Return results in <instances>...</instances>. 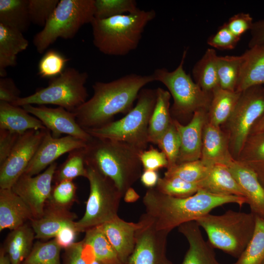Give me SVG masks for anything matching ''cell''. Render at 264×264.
Here are the masks:
<instances>
[{"label": "cell", "mask_w": 264, "mask_h": 264, "mask_svg": "<svg viewBox=\"0 0 264 264\" xmlns=\"http://www.w3.org/2000/svg\"><path fill=\"white\" fill-rule=\"evenodd\" d=\"M154 81L152 74L131 73L109 82H96L93 96L72 112L83 129L101 127L113 121L116 114L129 112L140 91Z\"/></svg>", "instance_id": "obj_1"}, {"label": "cell", "mask_w": 264, "mask_h": 264, "mask_svg": "<svg viewBox=\"0 0 264 264\" xmlns=\"http://www.w3.org/2000/svg\"><path fill=\"white\" fill-rule=\"evenodd\" d=\"M143 203L145 213L153 219L156 228L171 232L183 223L196 221L217 207L229 203L242 206L247 201L243 197L217 195L201 189L188 197L176 198L154 187L147 190Z\"/></svg>", "instance_id": "obj_2"}, {"label": "cell", "mask_w": 264, "mask_h": 264, "mask_svg": "<svg viewBox=\"0 0 264 264\" xmlns=\"http://www.w3.org/2000/svg\"><path fill=\"white\" fill-rule=\"evenodd\" d=\"M143 151L125 142L93 136L84 148L86 165L111 179L123 196L140 178Z\"/></svg>", "instance_id": "obj_3"}, {"label": "cell", "mask_w": 264, "mask_h": 264, "mask_svg": "<svg viewBox=\"0 0 264 264\" xmlns=\"http://www.w3.org/2000/svg\"><path fill=\"white\" fill-rule=\"evenodd\" d=\"M155 16L154 10L138 9L105 19L94 18L90 23L94 45L106 55H126L137 47L145 27Z\"/></svg>", "instance_id": "obj_4"}, {"label": "cell", "mask_w": 264, "mask_h": 264, "mask_svg": "<svg viewBox=\"0 0 264 264\" xmlns=\"http://www.w3.org/2000/svg\"><path fill=\"white\" fill-rule=\"evenodd\" d=\"M196 221L206 232L213 248L238 259L253 235L256 215L229 210L219 215L208 214Z\"/></svg>", "instance_id": "obj_5"}, {"label": "cell", "mask_w": 264, "mask_h": 264, "mask_svg": "<svg viewBox=\"0 0 264 264\" xmlns=\"http://www.w3.org/2000/svg\"><path fill=\"white\" fill-rule=\"evenodd\" d=\"M156 101V89L143 88L135 107L123 118L85 130L93 137L125 142L146 150L149 143V121Z\"/></svg>", "instance_id": "obj_6"}, {"label": "cell", "mask_w": 264, "mask_h": 264, "mask_svg": "<svg viewBox=\"0 0 264 264\" xmlns=\"http://www.w3.org/2000/svg\"><path fill=\"white\" fill-rule=\"evenodd\" d=\"M94 18V0H61L33 43L40 54L58 38H74L82 26Z\"/></svg>", "instance_id": "obj_7"}, {"label": "cell", "mask_w": 264, "mask_h": 264, "mask_svg": "<svg viewBox=\"0 0 264 264\" xmlns=\"http://www.w3.org/2000/svg\"><path fill=\"white\" fill-rule=\"evenodd\" d=\"M88 78L87 72L67 67L50 79L47 87L37 88L33 94L20 97L11 104L19 107L54 105L72 112L87 100L88 93L85 85Z\"/></svg>", "instance_id": "obj_8"}, {"label": "cell", "mask_w": 264, "mask_h": 264, "mask_svg": "<svg viewBox=\"0 0 264 264\" xmlns=\"http://www.w3.org/2000/svg\"><path fill=\"white\" fill-rule=\"evenodd\" d=\"M187 53V49L184 50L179 65L173 71L159 68L152 74L154 81L162 83L173 97L171 116L186 117L199 109L208 110L212 97V94L202 90L185 72L184 64Z\"/></svg>", "instance_id": "obj_9"}, {"label": "cell", "mask_w": 264, "mask_h": 264, "mask_svg": "<svg viewBox=\"0 0 264 264\" xmlns=\"http://www.w3.org/2000/svg\"><path fill=\"white\" fill-rule=\"evenodd\" d=\"M86 167L90 192L85 214L75 222L79 233L102 225L118 216L120 202L123 197L111 179L92 167Z\"/></svg>", "instance_id": "obj_10"}, {"label": "cell", "mask_w": 264, "mask_h": 264, "mask_svg": "<svg viewBox=\"0 0 264 264\" xmlns=\"http://www.w3.org/2000/svg\"><path fill=\"white\" fill-rule=\"evenodd\" d=\"M264 113V87L256 86L241 92L227 124L231 154L236 159L251 130Z\"/></svg>", "instance_id": "obj_11"}, {"label": "cell", "mask_w": 264, "mask_h": 264, "mask_svg": "<svg viewBox=\"0 0 264 264\" xmlns=\"http://www.w3.org/2000/svg\"><path fill=\"white\" fill-rule=\"evenodd\" d=\"M138 222L135 247L127 264H174L166 254L170 232L157 230L153 219L146 213Z\"/></svg>", "instance_id": "obj_12"}, {"label": "cell", "mask_w": 264, "mask_h": 264, "mask_svg": "<svg viewBox=\"0 0 264 264\" xmlns=\"http://www.w3.org/2000/svg\"><path fill=\"white\" fill-rule=\"evenodd\" d=\"M47 129L29 130L21 134L6 160L0 165V188L10 189L24 173Z\"/></svg>", "instance_id": "obj_13"}, {"label": "cell", "mask_w": 264, "mask_h": 264, "mask_svg": "<svg viewBox=\"0 0 264 264\" xmlns=\"http://www.w3.org/2000/svg\"><path fill=\"white\" fill-rule=\"evenodd\" d=\"M57 168V163L55 162L37 175L23 174L11 188L28 206L33 219H39L43 215L45 203L51 195V184Z\"/></svg>", "instance_id": "obj_14"}, {"label": "cell", "mask_w": 264, "mask_h": 264, "mask_svg": "<svg viewBox=\"0 0 264 264\" xmlns=\"http://www.w3.org/2000/svg\"><path fill=\"white\" fill-rule=\"evenodd\" d=\"M27 112L39 119L55 138L62 134L74 136L87 142L92 138L77 123L73 112L58 107L48 108L44 105L35 107L26 105L22 107Z\"/></svg>", "instance_id": "obj_15"}, {"label": "cell", "mask_w": 264, "mask_h": 264, "mask_svg": "<svg viewBox=\"0 0 264 264\" xmlns=\"http://www.w3.org/2000/svg\"><path fill=\"white\" fill-rule=\"evenodd\" d=\"M87 143L70 135L55 138L47 129L34 157L23 174L31 176L37 175L61 155L76 149L84 148Z\"/></svg>", "instance_id": "obj_16"}, {"label": "cell", "mask_w": 264, "mask_h": 264, "mask_svg": "<svg viewBox=\"0 0 264 264\" xmlns=\"http://www.w3.org/2000/svg\"><path fill=\"white\" fill-rule=\"evenodd\" d=\"M207 112L208 110L202 109L196 110L186 125L173 119L180 141L177 164L200 159L203 129L208 120Z\"/></svg>", "instance_id": "obj_17"}, {"label": "cell", "mask_w": 264, "mask_h": 264, "mask_svg": "<svg viewBox=\"0 0 264 264\" xmlns=\"http://www.w3.org/2000/svg\"><path fill=\"white\" fill-rule=\"evenodd\" d=\"M200 160L207 167L216 164L228 165L235 159L229 148L228 134L220 127L206 122L202 132Z\"/></svg>", "instance_id": "obj_18"}, {"label": "cell", "mask_w": 264, "mask_h": 264, "mask_svg": "<svg viewBox=\"0 0 264 264\" xmlns=\"http://www.w3.org/2000/svg\"><path fill=\"white\" fill-rule=\"evenodd\" d=\"M138 221H126L118 216L100 225V226L117 254L122 264H127L135 244V232Z\"/></svg>", "instance_id": "obj_19"}, {"label": "cell", "mask_w": 264, "mask_h": 264, "mask_svg": "<svg viewBox=\"0 0 264 264\" xmlns=\"http://www.w3.org/2000/svg\"><path fill=\"white\" fill-rule=\"evenodd\" d=\"M227 166L244 192L251 212L264 218V188L255 173L236 159Z\"/></svg>", "instance_id": "obj_20"}, {"label": "cell", "mask_w": 264, "mask_h": 264, "mask_svg": "<svg viewBox=\"0 0 264 264\" xmlns=\"http://www.w3.org/2000/svg\"><path fill=\"white\" fill-rule=\"evenodd\" d=\"M200 228L196 221L187 222L178 227V232L189 243L182 264H222L216 258L214 248L204 239Z\"/></svg>", "instance_id": "obj_21"}, {"label": "cell", "mask_w": 264, "mask_h": 264, "mask_svg": "<svg viewBox=\"0 0 264 264\" xmlns=\"http://www.w3.org/2000/svg\"><path fill=\"white\" fill-rule=\"evenodd\" d=\"M77 218L76 214L69 209L46 201L42 217L32 219L30 224L35 233V238L45 240L54 238L63 227L74 223Z\"/></svg>", "instance_id": "obj_22"}, {"label": "cell", "mask_w": 264, "mask_h": 264, "mask_svg": "<svg viewBox=\"0 0 264 264\" xmlns=\"http://www.w3.org/2000/svg\"><path fill=\"white\" fill-rule=\"evenodd\" d=\"M33 219L28 206L11 188L0 189V231L10 230Z\"/></svg>", "instance_id": "obj_23"}, {"label": "cell", "mask_w": 264, "mask_h": 264, "mask_svg": "<svg viewBox=\"0 0 264 264\" xmlns=\"http://www.w3.org/2000/svg\"><path fill=\"white\" fill-rule=\"evenodd\" d=\"M239 79L235 91L241 92L264 85V44L249 48L242 55Z\"/></svg>", "instance_id": "obj_24"}, {"label": "cell", "mask_w": 264, "mask_h": 264, "mask_svg": "<svg viewBox=\"0 0 264 264\" xmlns=\"http://www.w3.org/2000/svg\"><path fill=\"white\" fill-rule=\"evenodd\" d=\"M198 184L200 189L215 195L246 198L243 190L225 165L216 164L210 167L207 175Z\"/></svg>", "instance_id": "obj_25"}, {"label": "cell", "mask_w": 264, "mask_h": 264, "mask_svg": "<svg viewBox=\"0 0 264 264\" xmlns=\"http://www.w3.org/2000/svg\"><path fill=\"white\" fill-rule=\"evenodd\" d=\"M0 129L22 134L29 130L47 129L39 119L22 107L0 101Z\"/></svg>", "instance_id": "obj_26"}, {"label": "cell", "mask_w": 264, "mask_h": 264, "mask_svg": "<svg viewBox=\"0 0 264 264\" xmlns=\"http://www.w3.org/2000/svg\"><path fill=\"white\" fill-rule=\"evenodd\" d=\"M28 40L23 33L0 23V76H6L5 68L17 65V56L25 50Z\"/></svg>", "instance_id": "obj_27"}, {"label": "cell", "mask_w": 264, "mask_h": 264, "mask_svg": "<svg viewBox=\"0 0 264 264\" xmlns=\"http://www.w3.org/2000/svg\"><path fill=\"white\" fill-rule=\"evenodd\" d=\"M35 238L33 229L27 223L11 230L1 247L8 255L11 264H22L32 249Z\"/></svg>", "instance_id": "obj_28"}, {"label": "cell", "mask_w": 264, "mask_h": 264, "mask_svg": "<svg viewBox=\"0 0 264 264\" xmlns=\"http://www.w3.org/2000/svg\"><path fill=\"white\" fill-rule=\"evenodd\" d=\"M156 89V101L151 115L148 127L149 143L157 144L158 141L172 123L170 112L171 95L161 88Z\"/></svg>", "instance_id": "obj_29"}, {"label": "cell", "mask_w": 264, "mask_h": 264, "mask_svg": "<svg viewBox=\"0 0 264 264\" xmlns=\"http://www.w3.org/2000/svg\"><path fill=\"white\" fill-rule=\"evenodd\" d=\"M236 159L251 169L264 188V131L250 134Z\"/></svg>", "instance_id": "obj_30"}, {"label": "cell", "mask_w": 264, "mask_h": 264, "mask_svg": "<svg viewBox=\"0 0 264 264\" xmlns=\"http://www.w3.org/2000/svg\"><path fill=\"white\" fill-rule=\"evenodd\" d=\"M218 55L213 48H208L192 69L195 83L206 93L212 94L220 88L217 74Z\"/></svg>", "instance_id": "obj_31"}, {"label": "cell", "mask_w": 264, "mask_h": 264, "mask_svg": "<svg viewBox=\"0 0 264 264\" xmlns=\"http://www.w3.org/2000/svg\"><path fill=\"white\" fill-rule=\"evenodd\" d=\"M241 92L215 89L208 110V121L218 127L225 124L232 114Z\"/></svg>", "instance_id": "obj_32"}, {"label": "cell", "mask_w": 264, "mask_h": 264, "mask_svg": "<svg viewBox=\"0 0 264 264\" xmlns=\"http://www.w3.org/2000/svg\"><path fill=\"white\" fill-rule=\"evenodd\" d=\"M29 0H0V23L22 33L30 26Z\"/></svg>", "instance_id": "obj_33"}, {"label": "cell", "mask_w": 264, "mask_h": 264, "mask_svg": "<svg viewBox=\"0 0 264 264\" xmlns=\"http://www.w3.org/2000/svg\"><path fill=\"white\" fill-rule=\"evenodd\" d=\"M85 232L83 240L92 247L96 261L102 264H122L100 225L91 228Z\"/></svg>", "instance_id": "obj_34"}, {"label": "cell", "mask_w": 264, "mask_h": 264, "mask_svg": "<svg viewBox=\"0 0 264 264\" xmlns=\"http://www.w3.org/2000/svg\"><path fill=\"white\" fill-rule=\"evenodd\" d=\"M241 64V55L218 56L217 74L220 88L235 91L240 75Z\"/></svg>", "instance_id": "obj_35"}, {"label": "cell", "mask_w": 264, "mask_h": 264, "mask_svg": "<svg viewBox=\"0 0 264 264\" xmlns=\"http://www.w3.org/2000/svg\"><path fill=\"white\" fill-rule=\"evenodd\" d=\"M264 261V218L256 216L253 235L237 261L233 264H262Z\"/></svg>", "instance_id": "obj_36"}, {"label": "cell", "mask_w": 264, "mask_h": 264, "mask_svg": "<svg viewBox=\"0 0 264 264\" xmlns=\"http://www.w3.org/2000/svg\"><path fill=\"white\" fill-rule=\"evenodd\" d=\"M84 148L69 153L66 160L55 171L53 180L54 183L65 180H73L79 176L86 177Z\"/></svg>", "instance_id": "obj_37"}, {"label": "cell", "mask_w": 264, "mask_h": 264, "mask_svg": "<svg viewBox=\"0 0 264 264\" xmlns=\"http://www.w3.org/2000/svg\"><path fill=\"white\" fill-rule=\"evenodd\" d=\"M62 249L54 238L47 242H36L22 264H62Z\"/></svg>", "instance_id": "obj_38"}, {"label": "cell", "mask_w": 264, "mask_h": 264, "mask_svg": "<svg viewBox=\"0 0 264 264\" xmlns=\"http://www.w3.org/2000/svg\"><path fill=\"white\" fill-rule=\"evenodd\" d=\"M209 168L198 159L176 164L167 169L164 176L176 177L188 182L198 183L206 176Z\"/></svg>", "instance_id": "obj_39"}, {"label": "cell", "mask_w": 264, "mask_h": 264, "mask_svg": "<svg viewBox=\"0 0 264 264\" xmlns=\"http://www.w3.org/2000/svg\"><path fill=\"white\" fill-rule=\"evenodd\" d=\"M134 0H94V18L105 19L138 10Z\"/></svg>", "instance_id": "obj_40"}, {"label": "cell", "mask_w": 264, "mask_h": 264, "mask_svg": "<svg viewBox=\"0 0 264 264\" xmlns=\"http://www.w3.org/2000/svg\"><path fill=\"white\" fill-rule=\"evenodd\" d=\"M161 193L176 198H186L196 194L199 189L198 183H192L176 177L159 178L155 187Z\"/></svg>", "instance_id": "obj_41"}, {"label": "cell", "mask_w": 264, "mask_h": 264, "mask_svg": "<svg viewBox=\"0 0 264 264\" xmlns=\"http://www.w3.org/2000/svg\"><path fill=\"white\" fill-rule=\"evenodd\" d=\"M76 191L77 187L72 180H65L55 183L47 201L58 207L69 209L77 200Z\"/></svg>", "instance_id": "obj_42"}, {"label": "cell", "mask_w": 264, "mask_h": 264, "mask_svg": "<svg viewBox=\"0 0 264 264\" xmlns=\"http://www.w3.org/2000/svg\"><path fill=\"white\" fill-rule=\"evenodd\" d=\"M68 61L62 54L54 50H48L40 60L39 74L42 78L52 79L60 75L65 70Z\"/></svg>", "instance_id": "obj_43"}, {"label": "cell", "mask_w": 264, "mask_h": 264, "mask_svg": "<svg viewBox=\"0 0 264 264\" xmlns=\"http://www.w3.org/2000/svg\"><path fill=\"white\" fill-rule=\"evenodd\" d=\"M157 145L165 154L167 158L168 166L166 169L176 165L180 151V141L173 119L172 124L158 141Z\"/></svg>", "instance_id": "obj_44"}, {"label": "cell", "mask_w": 264, "mask_h": 264, "mask_svg": "<svg viewBox=\"0 0 264 264\" xmlns=\"http://www.w3.org/2000/svg\"><path fill=\"white\" fill-rule=\"evenodd\" d=\"M59 0H29L28 14L31 23L44 27L58 4Z\"/></svg>", "instance_id": "obj_45"}, {"label": "cell", "mask_w": 264, "mask_h": 264, "mask_svg": "<svg viewBox=\"0 0 264 264\" xmlns=\"http://www.w3.org/2000/svg\"><path fill=\"white\" fill-rule=\"evenodd\" d=\"M240 38L235 36L224 23L219 27L215 34L208 38L207 43L214 48L231 50L236 46Z\"/></svg>", "instance_id": "obj_46"}, {"label": "cell", "mask_w": 264, "mask_h": 264, "mask_svg": "<svg viewBox=\"0 0 264 264\" xmlns=\"http://www.w3.org/2000/svg\"><path fill=\"white\" fill-rule=\"evenodd\" d=\"M140 160L144 170L157 171L162 168H167L168 166L165 154L152 146L142 152Z\"/></svg>", "instance_id": "obj_47"}, {"label": "cell", "mask_w": 264, "mask_h": 264, "mask_svg": "<svg viewBox=\"0 0 264 264\" xmlns=\"http://www.w3.org/2000/svg\"><path fill=\"white\" fill-rule=\"evenodd\" d=\"M225 23L235 36L241 38L246 31L251 30L254 22L249 13L241 12L234 15Z\"/></svg>", "instance_id": "obj_48"}, {"label": "cell", "mask_w": 264, "mask_h": 264, "mask_svg": "<svg viewBox=\"0 0 264 264\" xmlns=\"http://www.w3.org/2000/svg\"><path fill=\"white\" fill-rule=\"evenodd\" d=\"M21 135L0 129V165L9 156Z\"/></svg>", "instance_id": "obj_49"}, {"label": "cell", "mask_w": 264, "mask_h": 264, "mask_svg": "<svg viewBox=\"0 0 264 264\" xmlns=\"http://www.w3.org/2000/svg\"><path fill=\"white\" fill-rule=\"evenodd\" d=\"M21 91L11 78H0V101L12 104L20 97Z\"/></svg>", "instance_id": "obj_50"}, {"label": "cell", "mask_w": 264, "mask_h": 264, "mask_svg": "<svg viewBox=\"0 0 264 264\" xmlns=\"http://www.w3.org/2000/svg\"><path fill=\"white\" fill-rule=\"evenodd\" d=\"M82 240L65 249L62 255V264H88L82 255Z\"/></svg>", "instance_id": "obj_51"}, {"label": "cell", "mask_w": 264, "mask_h": 264, "mask_svg": "<svg viewBox=\"0 0 264 264\" xmlns=\"http://www.w3.org/2000/svg\"><path fill=\"white\" fill-rule=\"evenodd\" d=\"M75 222L63 227L54 238L62 248H67L75 242L76 236L79 233L76 229Z\"/></svg>", "instance_id": "obj_52"}, {"label": "cell", "mask_w": 264, "mask_h": 264, "mask_svg": "<svg viewBox=\"0 0 264 264\" xmlns=\"http://www.w3.org/2000/svg\"><path fill=\"white\" fill-rule=\"evenodd\" d=\"M250 32L249 48L264 44V19L254 22Z\"/></svg>", "instance_id": "obj_53"}, {"label": "cell", "mask_w": 264, "mask_h": 264, "mask_svg": "<svg viewBox=\"0 0 264 264\" xmlns=\"http://www.w3.org/2000/svg\"><path fill=\"white\" fill-rule=\"evenodd\" d=\"M159 179L157 171L144 170L140 180L143 185L149 189L156 187Z\"/></svg>", "instance_id": "obj_54"}, {"label": "cell", "mask_w": 264, "mask_h": 264, "mask_svg": "<svg viewBox=\"0 0 264 264\" xmlns=\"http://www.w3.org/2000/svg\"><path fill=\"white\" fill-rule=\"evenodd\" d=\"M124 200L127 203H133L136 201L140 198L138 194L132 188H128L123 196Z\"/></svg>", "instance_id": "obj_55"}, {"label": "cell", "mask_w": 264, "mask_h": 264, "mask_svg": "<svg viewBox=\"0 0 264 264\" xmlns=\"http://www.w3.org/2000/svg\"><path fill=\"white\" fill-rule=\"evenodd\" d=\"M264 131V113L257 120L253 127L251 133L262 132Z\"/></svg>", "instance_id": "obj_56"}, {"label": "cell", "mask_w": 264, "mask_h": 264, "mask_svg": "<svg viewBox=\"0 0 264 264\" xmlns=\"http://www.w3.org/2000/svg\"><path fill=\"white\" fill-rule=\"evenodd\" d=\"M0 264H11L8 255L1 247L0 250Z\"/></svg>", "instance_id": "obj_57"}, {"label": "cell", "mask_w": 264, "mask_h": 264, "mask_svg": "<svg viewBox=\"0 0 264 264\" xmlns=\"http://www.w3.org/2000/svg\"><path fill=\"white\" fill-rule=\"evenodd\" d=\"M91 264H102L98 262L97 261L95 260Z\"/></svg>", "instance_id": "obj_58"}, {"label": "cell", "mask_w": 264, "mask_h": 264, "mask_svg": "<svg viewBox=\"0 0 264 264\" xmlns=\"http://www.w3.org/2000/svg\"><path fill=\"white\" fill-rule=\"evenodd\" d=\"M262 264H264V261H263Z\"/></svg>", "instance_id": "obj_59"}]
</instances>
